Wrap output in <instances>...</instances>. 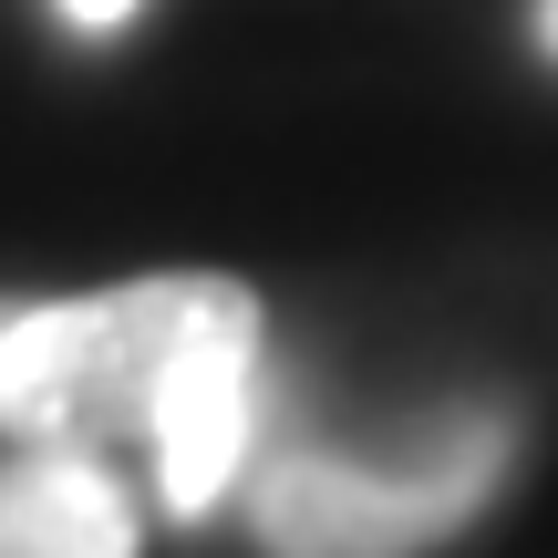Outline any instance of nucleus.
Masks as SVG:
<instances>
[{
	"mask_svg": "<svg viewBox=\"0 0 558 558\" xmlns=\"http://www.w3.org/2000/svg\"><path fill=\"white\" fill-rule=\"evenodd\" d=\"M248 300L259 290L228 269H156V279H114V290H83V300H21L11 331H0V435L73 445V456L145 445L186 352Z\"/></svg>",
	"mask_w": 558,
	"mask_h": 558,
	"instance_id": "1",
	"label": "nucleus"
},
{
	"mask_svg": "<svg viewBox=\"0 0 558 558\" xmlns=\"http://www.w3.org/2000/svg\"><path fill=\"white\" fill-rule=\"evenodd\" d=\"M518 465V414L476 403V414L435 424L414 456H341V445L259 435L248 465V538L269 558H424L456 538Z\"/></svg>",
	"mask_w": 558,
	"mask_h": 558,
	"instance_id": "2",
	"label": "nucleus"
},
{
	"mask_svg": "<svg viewBox=\"0 0 558 558\" xmlns=\"http://www.w3.org/2000/svg\"><path fill=\"white\" fill-rule=\"evenodd\" d=\"M0 558H145V518L114 456L21 445L0 465Z\"/></svg>",
	"mask_w": 558,
	"mask_h": 558,
	"instance_id": "3",
	"label": "nucleus"
},
{
	"mask_svg": "<svg viewBox=\"0 0 558 558\" xmlns=\"http://www.w3.org/2000/svg\"><path fill=\"white\" fill-rule=\"evenodd\" d=\"M135 11H145V0H62V21H73V32H124Z\"/></svg>",
	"mask_w": 558,
	"mask_h": 558,
	"instance_id": "4",
	"label": "nucleus"
},
{
	"mask_svg": "<svg viewBox=\"0 0 558 558\" xmlns=\"http://www.w3.org/2000/svg\"><path fill=\"white\" fill-rule=\"evenodd\" d=\"M538 41H548V52H558V0H538Z\"/></svg>",
	"mask_w": 558,
	"mask_h": 558,
	"instance_id": "5",
	"label": "nucleus"
},
{
	"mask_svg": "<svg viewBox=\"0 0 558 558\" xmlns=\"http://www.w3.org/2000/svg\"><path fill=\"white\" fill-rule=\"evenodd\" d=\"M11 311H21V300H0V331H11Z\"/></svg>",
	"mask_w": 558,
	"mask_h": 558,
	"instance_id": "6",
	"label": "nucleus"
}]
</instances>
